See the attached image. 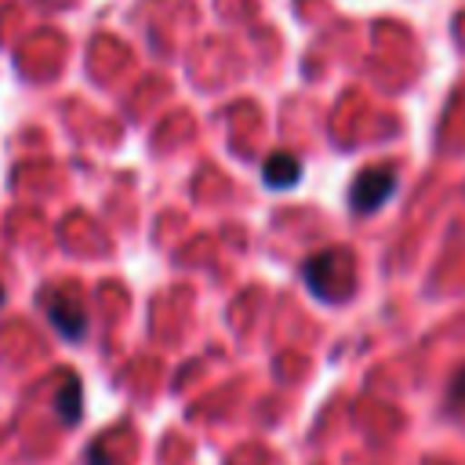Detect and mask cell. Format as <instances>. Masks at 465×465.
Here are the masks:
<instances>
[{
  "label": "cell",
  "mask_w": 465,
  "mask_h": 465,
  "mask_svg": "<svg viewBox=\"0 0 465 465\" xmlns=\"http://www.w3.org/2000/svg\"><path fill=\"white\" fill-rule=\"evenodd\" d=\"M262 178H265L269 189H294L298 178H302V163H298L291 153H276V156L265 160Z\"/></svg>",
  "instance_id": "3"
},
{
  "label": "cell",
  "mask_w": 465,
  "mask_h": 465,
  "mask_svg": "<svg viewBox=\"0 0 465 465\" xmlns=\"http://www.w3.org/2000/svg\"><path fill=\"white\" fill-rule=\"evenodd\" d=\"M396 189V174L389 167H374V171H363L352 178L349 185V207L356 214H374Z\"/></svg>",
  "instance_id": "1"
},
{
  "label": "cell",
  "mask_w": 465,
  "mask_h": 465,
  "mask_svg": "<svg viewBox=\"0 0 465 465\" xmlns=\"http://www.w3.org/2000/svg\"><path fill=\"white\" fill-rule=\"evenodd\" d=\"M40 302H44V312H47V320L54 323V331H58L62 338L84 341V334H87V312L80 309V302H76L73 294L51 291V294H44Z\"/></svg>",
  "instance_id": "2"
},
{
  "label": "cell",
  "mask_w": 465,
  "mask_h": 465,
  "mask_svg": "<svg viewBox=\"0 0 465 465\" xmlns=\"http://www.w3.org/2000/svg\"><path fill=\"white\" fill-rule=\"evenodd\" d=\"M54 411H58L62 425H76V421H80V414H84V385H80L76 374H69V378L62 381V389H58V396H54Z\"/></svg>",
  "instance_id": "4"
},
{
  "label": "cell",
  "mask_w": 465,
  "mask_h": 465,
  "mask_svg": "<svg viewBox=\"0 0 465 465\" xmlns=\"http://www.w3.org/2000/svg\"><path fill=\"white\" fill-rule=\"evenodd\" d=\"M450 403L454 407H465V371L454 378V385H450Z\"/></svg>",
  "instance_id": "5"
}]
</instances>
